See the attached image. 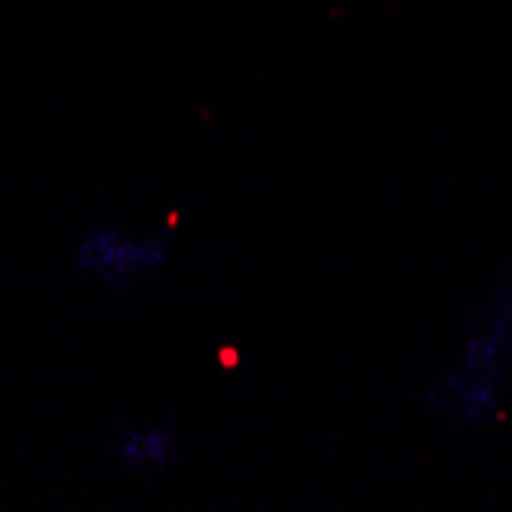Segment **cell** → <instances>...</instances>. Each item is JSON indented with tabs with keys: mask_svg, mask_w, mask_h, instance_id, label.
Returning <instances> with one entry per match:
<instances>
[{
	"mask_svg": "<svg viewBox=\"0 0 512 512\" xmlns=\"http://www.w3.org/2000/svg\"><path fill=\"white\" fill-rule=\"evenodd\" d=\"M172 258L163 230H132L123 224L89 227L74 246V270L108 292H126L157 279Z\"/></svg>",
	"mask_w": 512,
	"mask_h": 512,
	"instance_id": "1",
	"label": "cell"
},
{
	"mask_svg": "<svg viewBox=\"0 0 512 512\" xmlns=\"http://www.w3.org/2000/svg\"><path fill=\"white\" fill-rule=\"evenodd\" d=\"M111 454L129 476H142V479L160 476L163 470L172 467V460L178 457L175 424L160 421V417L126 424V427H120Z\"/></svg>",
	"mask_w": 512,
	"mask_h": 512,
	"instance_id": "2",
	"label": "cell"
}]
</instances>
